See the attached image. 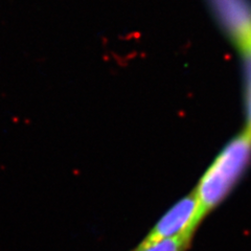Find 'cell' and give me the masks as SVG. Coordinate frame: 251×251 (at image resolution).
Returning <instances> with one entry per match:
<instances>
[{
  "label": "cell",
  "instance_id": "1",
  "mask_svg": "<svg viewBox=\"0 0 251 251\" xmlns=\"http://www.w3.org/2000/svg\"><path fill=\"white\" fill-rule=\"evenodd\" d=\"M250 164L251 133L244 129L218 154L194 190L202 220L229 195Z\"/></svg>",
  "mask_w": 251,
  "mask_h": 251
},
{
  "label": "cell",
  "instance_id": "2",
  "mask_svg": "<svg viewBox=\"0 0 251 251\" xmlns=\"http://www.w3.org/2000/svg\"><path fill=\"white\" fill-rule=\"evenodd\" d=\"M201 221L199 203L193 192L174 204L161 217L138 247H145L157 242L178 237L193 238V234Z\"/></svg>",
  "mask_w": 251,
  "mask_h": 251
},
{
  "label": "cell",
  "instance_id": "3",
  "mask_svg": "<svg viewBox=\"0 0 251 251\" xmlns=\"http://www.w3.org/2000/svg\"><path fill=\"white\" fill-rule=\"evenodd\" d=\"M244 64L245 74V129L251 132V29L244 31L233 39Z\"/></svg>",
  "mask_w": 251,
  "mask_h": 251
},
{
  "label": "cell",
  "instance_id": "4",
  "mask_svg": "<svg viewBox=\"0 0 251 251\" xmlns=\"http://www.w3.org/2000/svg\"><path fill=\"white\" fill-rule=\"evenodd\" d=\"M192 237H178L168 239L145 247H137L135 251H185L190 245Z\"/></svg>",
  "mask_w": 251,
  "mask_h": 251
}]
</instances>
